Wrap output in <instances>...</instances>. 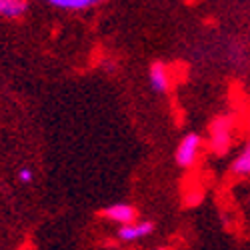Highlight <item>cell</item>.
Returning <instances> with one entry per match:
<instances>
[{
    "label": "cell",
    "instance_id": "cell-3",
    "mask_svg": "<svg viewBox=\"0 0 250 250\" xmlns=\"http://www.w3.org/2000/svg\"><path fill=\"white\" fill-rule=\"evenodd\" d=\"M154 230V224L150 220H132L128 224H120L118 228V238L124 244H132V242H140L146 236H150Z\"/></svg>",
    "mask_w": 250,
    "mask_h": 250
},
{
    "label": "cell",
    "instance_id": "cell-6",
    "mask_svg": "<svg viewBox=\"0 0 250 250\" xmlns=\"http://www.w3.org/2000/svg\"><path fill=\"white\" fill-rule=\"evenodd\" d=\"M50 6L60 8V10H70V12H80V10H88L92 6L102 4L104 0H44Z\"/></svg>",
    "mask_w": 250,
    "mask_h": 250
},
{
    "label": "cell",
    "instance_id": "cell-8",
    "mask_svg": "<svg viewBox=\"0 0 250 250\" xmlns=\"http://www.w3.org/2000/svg\"><path fill=\"white\" fill-rule=\"evenodd\" d=\"M232 174L250 176V142H246V146L236 154V158L232 162Z\"/></svg>",
    "mask_w": 250,
    "mask_h": 250
},
{
    "label": "cell",
    "instance_id": "cell-1",
    "mask_svg": "<svg viewBox=\"0 0 250 250\" xmlns=\"http://www.w3.org/2000/svg\"><path fill=\"white\" fill-rule=\"evenodd\" d=\"M200 152H202V136L196 132L184 134L176 146V152H174L176 164L180 168H192V166L198 162Z\"/></svg>",
    "mask_w": 250,
    "mask_h": 250
},
{
    "label": "cell",
    "instance_id": "cell-4",
    "mask_svg": "<svg viewBox=\"0 0 250 250\" xmlns=\"http://www.w3.org/2000/svg\"><path fill=\"white\" fill-rule=\"evenodd\" d=\"M102 216L112 224H128V222L138 218V212H136V208L128 202H116V204H110V206L104 208Z\"/></svg>",
    "mask_w": 250,
    "mask_h": 250
},
{
    "label": "cell",
    "instance_id": "cell-5",
    "mask_svg": "<svg viewBox=\"0 0 250 250\" xmlns=\"http://www.w3.org/2000/svg\"><path fill=\"white\" fill-rule=\"evenodd\" d=\"M170 72L168 68H166L164 62H154V64L150 66L148 70V84L154 92L158 94H164V92H168L170 90Z\"/></svg>",
    "mask_w": 250,
    "mask_h": 250
},
{
    "label": "cell",
    "instance_id": "cell-9",
    "mask_svg": "<svg viewBox=\"0 0 250 250\" xmlns=\"http://www.w3.org/2000/svg\"><path fill=\"white\" fill-rule=\"evenodd\" d=\"M18 180L22 182V184H30V182L34 180V172H32V168H28V166L20 168V170H18Z\"/></svg>",
    "mask_w": 250,
    "mask_h": 250
},
{
    "label": "cell",
    "instance_id": "cell-7",
    "mask_svg": "<svg viewBox=\"0 0 250 250\" xmlns=\"http://www.w3.org/2000/svg\"><path fill=\"white\" fill-rule=\"evenodd\" d=\"M28 10V0H0V16L2 18H22Z\"/></svg>",
    "mask_w": 250,
    "mask_h": 250
},
{
    "label": "cell",
    "instance_id": "cell-2",
    "mask_svg": "<svg viewBox=\"0 0 250 250\" xmlns=\"http://www.w3.org/2000/svg\"><path fill=\"white\" fill-rule=\"evenodd\" d=\"M208 144L216 154H224L232 144V122L228 118H216L210 124V136H208Z\"/></svg>",
    "mask_w": 250,
    "mask_h": 250
}]
</instances>
